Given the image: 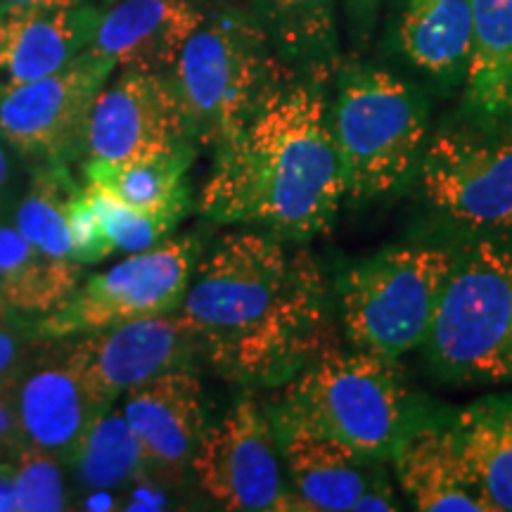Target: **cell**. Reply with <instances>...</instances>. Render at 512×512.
<instances>
[{
    "instance_id": "6da1fadb",
    "label": "cell",
    "mask_w": 512,
    "mask_h": 512,
    "mask_svg": "<svg viewBox=\"0 0 512 512\" xmlns=\"http://www.w3.org/2000/svg\"><path fill=\"white\" fill-rule=\"evenodd\" d=\"M328 313L316 261L259 230L223 235L178 306L200 354L245 387H283L335 347Z\"/></svg>"
},
{
    "instance_id": "7a4b0ae2",
    "label": "cell",
    "mask_w": 512,
    "mask_h": 512,
    "mask_svg": "<svg viewBox=\"0 0 512 512\" xmlns=\"http://www.w3.org/2000/svg\"><path fill=\"white\" fill-rule=\"evenodd\" d=\"M344 195L325 98L311 83L280 79L216 147L200 211L216 223L309 240L332 226Z\"/></svg>"
},
{
    "instance_id": "3957f363",
    "label": "cell",
    "mask_w": 512,
    "mask_h": 512,
    "mask_svg": "<svg viewBox=\"0 0 512 512\" xmlns=\"http://www.w3.org/2000/svg\"><path fill=\"white\" fill-rule=\"evenodd\" d=\"M266 413L275 432L304 430L382 460L408 427V394L394 358L332 347L285 382Z\"/></svg>"
},
{
    "instance_id": "277c9868",
    "label": "cell",
    "mask_w": 512,
    "mask_h": 512,
    "mask_svg": "<svg viewBox=\"0 0 512 512\" xmlns=\"http://www.w3.org/2000/svg\"><path fill=\"white\" fill-rule=\"evenodd\" d=\"M344 188L377 197L401 188L420 166L427 140L425 102L382 69H344L330 112Z\"/></svg>"
},
{
    "instance_id": "5b68a950",
    "label": "cell",
    "mask_w": 512,
    "mask_h": 512,
    "mask_svg": "<svg viewBox=\"0 0 512 512\" xmlns=\"http://www.w3.org/2000/svg\"><path fill=\"white\" fill-rule=\"evenodd\" d=\"M181 100L188 138L219 147L233 136L275 74L266 31L238 12L204 17L169 72Z\"/></svg>"
},
{
    "instance_id": "8992f818",
    "label": "cell",
    "mask_w": 512,
    "mask_h": 512,
    "mask_svg": "<svg viewBox=\"0 0 512 512\" xmlns=\"http://www.w3.org/2000/svg\"><path fill=\"white\" fill-rule=\"evenodd\" d=\"M425 344L446 380H512L510 249L477 242L456 256Z\"/></svg>"
},
{
    "instance_id": "52a82bcc",
    "label": "cell",
    "mask_w": 512,
    "mask_h": 512,
    "mask_svg": "<svg viewBox=\"0 0 512 512\" xmlns=\"http://www.w3.org/2000/svg\"><path fill=\"white\" fill-rule=\"evenodd\" d=\"M456 264L444 247H392L339 278L342 325L356 349L399 358L425 344L441 292Z\"/></svg>"
},
{
    "instance_id": "ba28073f",
    "label": "cell",
    "mask_w": 512,
    "mask_h": 512,
    "mask_svg": "<svg viewBox=\"0 0 512 512\" xmlns=\"http://www.w3.org/2000/svg\"><path fill=\"white\" fill-rule=\"evenodd\" d=\"M200 254V240L192 235L131 254L76 287L67 304L31 325L29 335L38 342L60 339L178 311Z\"/></svg>"
},
{
    "instance_id": "9c48e42d",
    "label": "cell",
    "mask_w": 512,
    "mask_h": 512,
    "mask_svg": "<svg viewBox=\"0 0 512 512\" xmlns=\"http://www.w3.org/2000/svg\"><path fill=\"white\" fill-rule=\"evenodd\" d=\"M190 472L223 510H297L283 477L273 422L252 394L204 430Z\"/></svg>"
},
{
    "instance_id": "30bf717a",
    "label": "cell",
    "mask_w": 512,
    "mask_h": 512,
    "mask_svg": "<svg viewBox=\"0 0 512 512\" xmlns=\"http://www.w3.org/2000/svg\"><path fill=\"white\" fill-rule=\"evenodd\" d=\"M183 140H190L188 128L169 74L121 69L93 100L83 131V169L143 162Z\"/></svg>"
},
{
    "instance_id": "8fae6325",
    "label": "cell",
    "mask_w": 512,
    "mask_h": 512,
    "mask_svg": "<svg viewBox=\"0 0 512 512\" xmlns=\"http://www.w3.org/2000/svg\"><path fill=\"white\" fill-rule=\"evenodd\" d=\"M425 197L470 228H512V136L439 133L420 159Z\"/></svg>"
},
{
    "instance_id": "7c38bea8",
    "label": "cell",
    "mask_w": 512,
    "mask_h": 512,
    "mask_svg": "<svg viewBox=\"0 0 512 512\" xmlns=\"http://www.w3.org/2000/svg\"><path fill=\"white\" fill-rule=\"evenodd\" d=\"M114 64L86 48L57 72L0 100V138L12 150L46 162H64L83 145L95 95Z\"/></svg>"
},
{
    "instance_id": "4fadbf2b",
    "label": "cell",
    "mask_w": 512,
    "mask_h": 512,
    "mask_svg": "<svg viewBox=\"0 0 512 512\" xmlns=\"http://www.w3.org/2000/svg\"><path fill=\"white\" fill-rule=\"evenodd\" d=\"M197 354L200 349L185 320L169 313L86 332L67 349L88 392L105 408H112L128 389L152 377L188 368Z\"/></svg>"
},
{
    "instance_id": "5bb4252c",
    "label": "cell",
    "mask_w": 512,
    "mask_h": 512,
    "mask_svg": "<svg viewBox=\"0 0 512 512\" xmlns=\"http://www.w3.org/2000/svg\"><path fill=\"white\" fill-rule=\"evenodd\" d=\"M124 418L140 441L147 477L181 486L207 430L204 389L190 368H176L124 394Z\"/></svg>"
},
{
    "instance_id": "9a60e30c",
    "label": "cell",
    "mask_w": 512,
    "mask_h": 512,
    "mask_svg": "<svg viewBox=\"0 0 512 512\" xmlns=\"http://www.w3.org/2000/svg\"><path fill=\"white\" fill-rule=\"evenodd\" d=\"M22 448L69 463L95 418L110 411L88 392L64 354L36 358L15 387Z\"/></svg>"
},
{
    "instance_id": "2e32d148",
    "label": "cell",
    "mask_w": 512,
    "mask_h": 512,
    "mask_svg": "<svg viewBox=\"0 0 512 512\" xmlns=\"http://www.w3.org/2000/svg\"><path fill=\"white\" fill-rule=\"evenodd\" d=\"M202 19L188 0H121L95 22L88 48L114 69L169 74Z\"/></svg>"
},
{
    "instance_id": "e0dca14e",
    "label": "cell",
    "mask_w": 512,
    "mask_h": 512,
    "mask_svg": "<svg viewBox=\"0 0 512 512\" xmlns=\"http://www.w3.org/2000/svg\"><path fill=\"white\" fill-rule=\"evenodd\" d=\"M93 31L91 15L74 8H0V100L72 62Z\"/></svg>"
},
{
    "instance_id": "ac0fdd59",
    "label": "cell",
    "mask_w": 512,
    "mask_h": 512,
    "mask_svg": "<svg viewBox=\"0 0 512 512\" xmlns=\"http://www.w3.org/2000/svg\"><path fill=\"white\" fill-rule=\"evenodd\" d=\"M396 477L422 512H489L465 470L456 425L406 427L394 451Z\"/></svg>"
},
{
    "instance_id": "d6986e66",
    "label": "cell",
    "mask_w": 512,
    "mask_h": 512,
    "mask_svg": "<svg viewBox=\"0 0 512 512\" xmlns=\"http://www.w3.org/2000/svg\"><path fill=\"white\" fill-rule=\"evenodd\" d=\"M465 112L479 133L512 136V0H470Z\"/></svg>"
},
{
    "instance_id": "ffe728a7",
    "label": "cell",
    "mask_w": 512,
    "mask_h": 512,
    "mask_svg": "<svg viewBox=\"0 0 512 512\" xmlns=\"http://www.w3.org/2000/svg\"><path fill=\"white\" fill-rule=\"evenodd\" d=\"M275 437L297 510L344 512L354 508L373 477L375 470H368V463L375 458L304 430H280Z\"/></svg>"
},
{
    "instance_id": "44dd1931",
    "label": "cell",
    "mask_w": 512,
    "mask_h": 512,
    "mask_svg": "<svg viewBox=\"0 0 512 512\" xmlns=\"http://www.w3.org/2000/svg\"><path fill=\"white\" fill-rule=\"evenodd\" d=\"M453 425L465 470L486 510L512 512V399H479Z\"/></svg>"
},
{
    "instance_id": "7402d4cb",
    "label": "cell",
    "mask_w": 512,
    "mask_h": 512,
    "mask_svg": "<svg viewBox=\"0 0 512 512\" xmlns=\"http://www.w3.org/2000/svg\"><path fill=\"white\" fill-rule=\"evenodd\" d=\"M192 140H183L162 155L126 166H88L86 185L117 197L145 214L181 221L190 202L188 169L195 157Z\"/></svg>"
},
{
    "instance_id": "603a6c76",
    "label": "cell",
    "mask_w": 512,
    "mask_h": 512,
    "mask_svg": "<svg viewBox=\"0 0 512 512\" xmlns=\"http://www.w3.org/2000/svg\"><path fill=\"white\" fill-rule=\"evenodd\" d=\"M472 41L470 0H406L399 22L403 55L422 72H465Z\"/></svg>"
},
{
    "instance_id": "cb8c5ba5",
    "label": "cell",
    "mask_w": 512,
    "mask_h": 512,
    "mask_svg": "<svg viewBox=\"0 0 512 512\" xmlns=\"http://www.w3.org/2000/svg\"><path fill=\"white\" fill-rule=\"evenodd\" d=\"M83 489L117 491L147 477L143 448L121 411H105L69 458Z\"/></svg>"
},
{
    "instance_id": "d4e9b609",
    "label": "cell",
    "mask_w": 512,
    "mask_h": 512,
    "mask_svg": "<svg viewBox=\"0 0 512 512\" xmlns=\"http://www.w3.org/2000/svg\"><path fill=\"white\" fill-rule=\"evenodd\" d=\"M280 50L323 79L337 55L335 0H261Z\"/></svg>"
},
{
    "instance_id": "484cf974",
    "label": "cell",
    "mask_w": 512,
    "mask_h": 512,
    "mask_svg": "<svg viewBox=\"0 0 512 512\" xmlns=\"http://www.w3.org/2000/svg\"><path fill=\"white\" fill-rule=\"evenodd\" d=\"M74 183L64 162H48L31 178L22 202L15 209V226L43 254L72 259L67 230V202ZM74 261V259H72Z\"/></svg>"
},
{
    "instance_id": "4316f807",
    "label": "cell",
    "mask_w": 512,
    "mask_h": 512,
    "mask_svg": "<svg viewBox=\"0 0 512 512\" xmlns=\"http://www.w3.org/2000/svg\"><path fill=\"white\" fill-rule=\"evenodd\" d=\"M81 283V264L38 252L0 283V313L48 316L72 299Z\"/></svg>"
},
{
    "instance_id": "83f0119b",
    "label": "cell",
    "mask_w": 512,
    "mask_h": 512,
    "mask_svg": "<svg viewBox=\"0 0 512 512\" xmlns=\"http://www.w3.org/2000/svg\"><path fill=\"white\" fill-rule=\"evenodd\" d=\"M86 192L91 197L95 214L102 221L107 238L114 245V252H145V249L159 245L169 235V230L176 226V221L128 207L117 197L107 195V192L93 188V185H86Z\"/></svg>"
},
{
    "instance_id": "f1b7e54d",
    "label": "cell",
    "mask_w": 512,
    "mask_h": 512,
    "mask_svg": "<svg viewBox=\"0 0 512 512\" xmlns=\"http://www.w3.org/2000/svg\"><path fill=\"white\" fill-rule=\"evenodd\" d=\"M10 463L19 512H57L69 508L60 458L34 448H19Z\"/></svg>"
},
{
    "instance_id": "f546056e",
    "label": "cell",
    "mask_w": 512,
    "mask_h": 512,
    "mask_svg": "<svg viewBox=\"0 0 512 512\" xmlns=\"http://www.w3.org/2000/svg\"><path fill=\"white\" fill-rule=\"evenodd\" d=\"M67 230L72 259L76 264H98L114 254V245L107 238L102 221L95 214L86 188L74 190L67 202Z\"/></svg>"
},
{
    "instance_id": "4dcf8cb0",
    "label": "cell",
    "mask_w": 512,
    "mask_h": 512,
    "mask_svg": "<svg viewBox=\"0 0 512 512\" xmlns=\"http://www.w3.org/2000/svg\"><path fill=\"white\" fill-rule=\"evenodd\" d=\"M10 313H0V389L17 387L22 375L36 361V347L29 332L10 323Z\"/></svg>"
},
{
    "instance_id": "1f68e13d",
    "label": "cell",
    "mask_w": 512,
    "mask_h": 512,
    "mask_svg": "<svg viewBox=\"0 0 512 512\" xmlns=\"http://www.w3.org/2000/svg\"><path fill=\"white\" fill-rule=\"evenodd\" d=\"M41 252L19 233L15 223L0 221V283L8 280L12 273L19 271L29 259Z\"/></svg>"
},
{
    "instance_id": "d6a6232c",
    "label": "cell",
    "mask_w": 512,
    "mask_h": 512,
    "mask_svg": "<svg viewBox=\"0 0 512 512\" xmlns=\"http://www.w3.org/2000/svg\"><path fill=\"white\" fill-rule=\"evenodd\" d=\"M19 448H22V437H19L15 387L0 389V463L12 460Z\"/></svg>"
},
{
    "instance_id": "836d02e7",
    "label": "cell",
    "mask_w": 512,
    "mask_h": 512,
    "mask_svg": "<svg viewBox=\"0 0 512 512\" xmlns=\"http://www.w3.org/2000/svg\"><path fill=\"white\" fill-rule=\"evenodd\" d=\"M399 498H396L392 484H389V479L380 467H375L373 477H370V482L366 489H363V494L356 498L354 508L356 512H392V510H399Z\"/></svg>"
},
{
    "instance_id": "e575fe53",
    "label": "cell",
    "mask_w": 512,
    "mask_h": 512,
    "mask_svg": "<svg viewBox=\"0 0 512 512\" xmlns=\"http://www.w3.org/2000/svg\"><path fill=\"white\" fill-rule=\"evenodd\" d=\"M15 188V162H12L8 147L0 143V207H5Z\"/></svg>"
},
{
    "instance_id": "d590c367",
    "label": "cell",
    "mask_w": 512,
    "mask_h": 512,
    "mask_svg": "<svg viewBox=\"0 0 512 512\" xmlns=\"http://www.w3.org/2000/svg\"><path fill=\"white\" fill-rule=\"evenodd\" d=\"M12 510H17L15 477H12V463L5 460V463H0V512Z\"/></svg>"
},
{
    "instance_id": "8d00e7d4",
    "label": "cell",
    "mask_w": 512,
    "mask_h": 512,
    "mask_svg": "<svg viewBox=\"0 0 512 512\" xmlns=\"http://www.w3.org/2000/svg\"><path fill=\"white\" fill-rule=\"evenodd\" d=\"M76 0H0V8H38V10H67Z\"/></svg>"
},
{
    "instance_id": "74e56055",
    "label": "cell",
    "mask_w": 512,
    "mask_h": 512,
    "mask_svg": "<svg viewBox=\"0 0 512 512\" xmlns=\"http://www.w3.org/2000/svg\"><path fill=\"white\" fill-rule=\"evenodd\" d=\"M377 3H380V0H349V5L354 8V12L361 19H368L370 15H373Z\"/></svg>"
}]
</instances>
